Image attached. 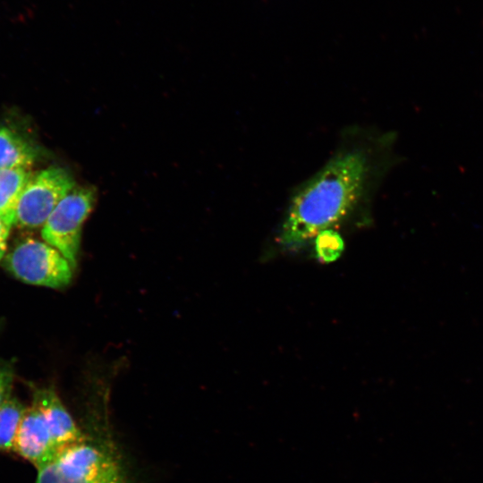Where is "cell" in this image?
<instances>
[{"instance_id":"6da1fadb","label":"cell","mask_w":483,"mask_h":483,"mask_svg":"<svg viewBox=\"0 0 483 483\" xmlns=\"http://www.w3.org/2000/svg\"><path fill=\"white\" fill-rule=\"evenodd\" d=\"M369 168L363 149L353 148L335 155L293 196L279 243L297 249L339 223L361 197Z\"/></svg>"},{"instance_id":"7a4b0ae2","label":"cell","mask_w":483,"mask_h":483,"mask_svg":"<svg viewBox=\"0 0 483 483\" xmlns=\"http://www.w3.org/2000/svg\"><path fill=\"white\" fill-rule=\"evenodd\" d=\"M35 483H127L118 456L89 436L62 450L38 468Z\"/></svg>"},{"instance_id":"3957f363","label":"cell","mask_w":483,"mask_h":483,"mask_svg":"<svg viewBox=\"0 0 483 483\" xmlns=\"http://www.w3.org/2000/svg\"><path fill=\"white\" fill-rule=\"evenodd\" d=\"M5 269L21 281L39 286L63 288L72 278V267L65 257L45 241L25 238L5 254Z\"/></svg>"},{"instance_id":"277c9868","label":"cell","mask_w":483,"mask_h":483,"mask_svg":"<svg viewBox=\"0 0 483 483\" xmlns=\"http://www.w3.org/2000/svg\"><path fill=\"white\" fill-rule=\"evenodd\" d=\"M96 201V190L75 186L55 207L41 228V236L57 249L74 269L80 250L81 228Z\"/></svg>"},{"instance_id":"5b68a950","label":"cell","mask_w":483,"mask_h":483,"mask_svg":"<svg viewBox=\"0 0 483 483\" xmlns=\"http://www.w3.org/2000/svg\"><path fill=\"white\" fill-rule=\"evenodd\" d=\"M75 186L72 176L61 167L51 166L32 174L21 196L14 225L42 228L58 203Z\"/></svg>"},{"instance_id":"8992f818","label":"cell","mask_w":483,"mask_h":483,"mask_svg":"<svg viewBox=\"0 0 483 483\" xmlns=\"http://www.w3.org/2000/svg\"><path fill=\"white\" fill-rule=\"evenodd\" d=\"M13 451L33 463L37 469L51 462L59 453L48 419L34 400L25 408Z\"/></svg>"},{"instance_id":"52a82bcc","label":"cell","mask_w":483,"mask_h":483,"mask_svg":"<svg viewBox=\"0 0 483 483\" xmlns=\"http://www.w3.org/2000/svg\"><path fill=\"white\" fill-rule=\"evenodd\" d=\"M32 399L44 411L59 453L85 439L87 436L76 424L53 387L35 389Z\"/></svg>"},{"instance_id":"ba28073f","label":"cell","mask_w":483,"mask_h":483,"mask_svg":"<svg viewBox=\"0 0 483 483\" xmlns=\"http://www.w3.org/2000/svg\"><path fill=\"white\" fill-rule=\"evenodd\" d=\"M32 173L26 168L0 169V218L14 225L22 191Z\"/></svg>"},{"instance_id":"9c48e42d","label":"cell","mask_w":483,"mask_h":483,"mask_svg":"<svg viewBox=\"0 0 483 483\" xmlns=\"http://www.w3.org/2000/svg\"><path fill=\"white\" fill-rule=\"evenodd\" d=\"M37 155L30 141L11 128L0 126V169H30Z\"/></svg>"},{"instance_id":"30bf717a","label":"cell","mask_w":483,"mask_h":483,"mask_svg":"<svg viewBox=\"0 0 483 483\" xmlns=\"http://www.w3.org/2000/svg\"><path fill=\"white\" fill-rule=\"evenodd\" d=\"M19 400L11 395L0 407V451H13L18 429L25 411Z\"/></svg>"},{"instance_id":"8fae6325","label":"cell","mask_w":483,"mask_h":483,"mask_svg":"<svg viewBox=\"0 0 483 483\" xmlns=\"http://www.w3.org/2000/svg\"><path fill=\"white\" fill-rule=\"evenodd\" d=\"M315 249L318 259L329 263L340 257L343 250V242L338 233L326 229L316 236Z\"/></svg>"},{"instance_id":"7c38bea8","label":"cell","mask_w":483,"mask_h":483,"mask_svg":"<svg viewBox=\"0 0 483 483\" xmlns=\"http://www.w3.org/2000/svg\"><path fill=\"white\" fill-rule=\"evenodd\" d=\"M13 373L11 367L0 366V407L11 395Z\"/></svg>"},{"instance_id":"4fadbf2b","label":"cell","mask_w":483,"mask_h":483,"mask_svg":"<svg viewBox=\"0 0 483 483\" xmlns=\"http://www.w3.org/2000/svg\"><path fill=\"white\" fill-rule=\"evenodd\" d=\"M11 227L0 218V263L4 260L6 254L7 241Z\"/></svg>"}]
</instances>
